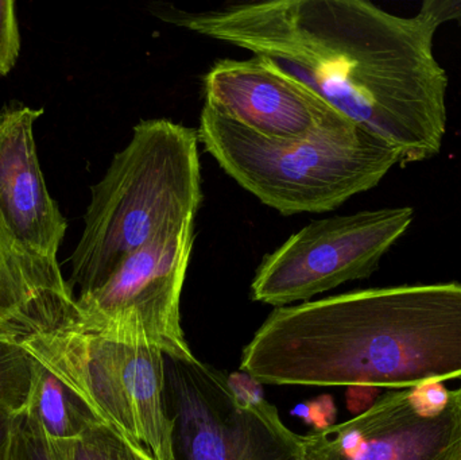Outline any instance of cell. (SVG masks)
I'll return each instance as SVG.
<instances>
[{
  "mask_svg": "<svg viewBox=\"0 0 461 460\" xmlns=\"http://www.w3.org/2000/svg\"><path fill=\"white\" fill-rule=\"evenodd\" d=\"M159 18L246 49L392 146L405 167L438 156L448 75L433 53L438 27L366 0H268Z\"/></svg>",
  "mask_w": 461,
  "mask_h": 460,
  "instance_id": "obj_1",
  "label": "cell"
},
{
  "mask_svg": "<svg viewBox=\"0 0 461 460\" xmlns=\"http://www.w3.org/2000/svg\"><path fill=\"white\" fill-rule=\"evenodd\" d=\"M241 370L270 385L409 389L461 378V284L276 308L244 348Z\"/></svg>",
  "mask_w": 461,
  "mask_h": 460,
  "instance_id": "obj_2",
  "label": "cell"
},
{
  "mask_svg": "<svg viewBox=\"0 0 461 460\" xmlns=\"http://www.w3.org/2000/svg\"><path fill=\"white\" fill-rule=\"evenodd\" d=\"M202 200L196 130L167 119L140 122L91 188L83 234L70 257V288H78V296L99 289L159 232L194 219Z\"/></svg>",
  "mask_w": 461,
  "mask_h": 460,
  "instance_id": "obj_3",
  "label": "cell"
},
{
  "mask_svg": "<svg viewBox=\"0 0 461 460\" xmlns=\"http://www.w3.org/2000/svg\"><path fill=\"white\" fill-rule=\"evenodd\" d=\"M197 134L230 177L285 216L336 210L401 165L395 149L347 118L306 140H278L204 104Z\"/></svg>",
  "mask_w": 461,
  "mask_h": 460,
  "instance_id": "obj_4",
  "label": "cell"
},
{
  "mask_svg": "<svg viewBox=\"0 0 461 460\" xmlns=\"http://www.w3.org/2000/svg\"><path fill=\"white\" fill-rule=\"evenodd\" d=\"M21 343L103 423L157 460H173V427L165 407L161 348L88 331L77 321L51 331L22 335Z\"/></svg>",
  "mask_w": 461,
  "mask_h": 460,
  "instance_id": "obj_5",
  "label": "cell"
},
{
  "mask_svg": "<svg viewBox=\"0 0 461 460\" xmlns=\"http://www.w3.org/2000/svg\"><path fill=\"white\" fill-rule=\"evenodd\" d=\"M173 460H303V437L262 397L240 394L223 372L165 356Z\"/></svg>",
  "mask_w": 461,
  "mask_h": 460,
  "instance_id": "obj_6",
  "label": "cell"
},
{
  "mask_svg": "<svg viewBox=\"0 0 461 460\" xmlns=\"http://www.w3.org/2000/svg\"><path fill=\"white\" fill-rule=\"evenodd\" d=\"M413 221V208L395 207L312 221L263 259L251 284L252 299L286 307L365 280Z\"/></svg>",
  "mask_w": 461,
  "mask_h": 460,
  "instance_id": "obj_7",
  "label": "cell"
},
{
  "mask_svg": "<svg viewBox=\"0 0 461 460\" xmlns=\"http://www.w3.org/2000/svg\"><path fill=\"white\" fill-rule=\"evenodd\" d=\"M194 219L159 232L127 257L96 291L77 296V326L140 340L165 356L192 359L181 327V292L194 246Z\"/></svg>",
  "mask_w": 461,
  "mask_h": 460,
  "instance_id": "obj_8",
  "label": "cell"
},
{
  "mask_svg": "<svg viewBox=\"0 0 461 460\" xmlns=\"http://www.w3.org/2000/svg\"><path fill=\"white\" fill-rule=\"evenodd\" d=\"M303 460H461V388L424 383L303 437Z\"/></svg>",
  "mask_w": 461,
  "mask_h": 460,
  "instance_id": "obj_9",
  "label": "cell"
},
{
  "mask_svg": "<svg viewBox=\"0 0 461 460\" xmlns=\"http://www.w3.org/2000/svg\"><path fill=\"white\" fill-rule=\"evenodd\" d=\"M204 96V104L270 140H306L346 119L259 57L216 62L205 76Z\"/></svg>",
  "mask_w": 461,
  "mask_h": 460,
  "instance_id": "obj_10",
  "label": "cell"
},
{
  "mask_svg": "<svg viewBox=\"0 0 461 460\" xmlns=\"http://www.w3.org/2000/svg\"><path fill=\"white\" fill-rule=\"evenodd\" d=\"M42 115L43 108L0 107V213L24 248L57 261L68 223L38 159L34 126Z\"/></svg>",
  "mask_w": 461,
  "mask_h": 460,
  "instance_id": "obj_11",
  "label": "cell"
},
{
  "mask_svg": "<svg viewBox=\"0 0 461 460\" xmlns=\"http://www.w3.org/2000/svg\"><path fill=\"white\" fill-rule=\"evenodd\" d=\"M78 318L77 297L59 261L24 248L0 213V327L26 335L70 326Z\"/></svg>",
  "mask_w": 461,
  "mask_h": 460,
  "instance_id": "obj_12",
  "label": "cell"
},
{
  "mask_svg": "<svg viewBox=\"0 0 461 460\" xmlns=\"http://www.w3.org/2000/svg\"><path fill=\"white\" fill-rule=\"evenodd\" d=\"M29 407L53 445H69L99 423V418L50 370L37 362ZM103 423V421H102Z\"/></svg>",
  "mask_w": 461,
  "mask_h": 460,
  "instance_id": "obj_13",
  "label": "cell"
},
{
  "mask_svg": "<svg viewBox=\"0 0 461 460\" xmlns=\"http://www.w3.org/2000/svg\"><path fill=\"white\" fill-rule=\"evenodd\" d=\"M22 332L0 327V407L19 413L29 407L37 361L22 346Z\"/></svg>",
  "mask_w": 461,
  "mask_h": 460,
  "instance_id": "obj_14",
  "label": "cell"
},
{
  "mask_svg": "<svg viewBox=\"0 0 461 460\" xmlns=\"http://www.w3.org/2000/svg\"><path fill=\"white\" fill-rule=\"evenodd\" d=\"M69 460H157L107 424L95 423L76 440Z\"/></svg>",
  "mask_w": 461,
  "mask_h": 460,
  "instance_id": "obj_15",
  "label": "cell"
},
{
  "mask_svg": "<svg viewBox=\"0 0 461 460\" xmlns=\"http://www.w3.org/2000/svg\"><path fill=\"white\" fill-rule=\"evenodd\" d=\"M75 443L53 445L40 421L26 408L14 419L10 460H69Z\"/></svg>",
  "mask_w": 461,
  "mask_h": 460,
  "instance_id": "obj_16",
  "label": "cell"
},
{
  "mask_svg": "<svg viewBox=\"0 0 461 460\" xmlns=\"http://www.w3.org/2000/svg\"><path fill=\"white\" fill-rule=\"evenodd\" d=\"M21 53V32L15 2L0 0V76L8 75Z\"/></svg>",
  "mask_w": 461,
  "mask_h": 460,
  "instance_id": "obj_17",
  "label": "cell"
},
{
  "mask_svg": "<svg viewBox=\"0 0 461 460\" xmlns=\"http://www.w3.org/2000/svg\"><path fill=\"white\" fill-rule=\"evenodd\" d=\"M419 14L429 19L438 29L447 22L461 24V0H425Z\"/></svg>",
  "mask_w": 461,
  "mask_h": 460,
  "instance_id": "obj_18",
  "label": "cell"
},
{
  "mask_svg": "<svg viewBox=\"0 0 461 460\" xmlns=\"http://www.w3.org/2000/svg\"><path fill=\"white\" fill-rule=\"evenodd\" d=\"M15 412L0 407V460H10L11 440H13Z\"/></svg>",
  "mask_w": 461,
  "mask_h": 460,
  "instance_id": "obj_19",
  "label": "cell"
}]
</instances>
